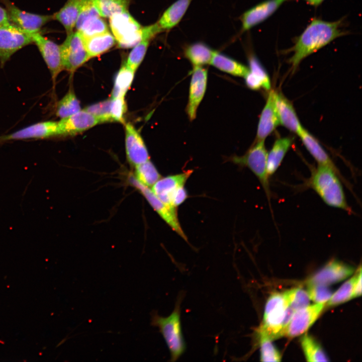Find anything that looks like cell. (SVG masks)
I'll use <instances>...</instances> for the list:
<instances>
[{"label": "cell", "instance_id": "cell-12", "mask_svg": "<svg viewBox=\"0 0 362 362\" xmlns=\"http://www.w3.org/2000/svg\"><path fill=\"white\" fill-rule=\"evenodd\" d=\"M325 307V303H316L294 312L284 329L282 336L294 337L305 333L314 323Z\"/></svg>", "mask_w": 362, "mask_h": 362}, {"label": "cell", "instance_id": "cell-17", "mask_svg": "<svg viewBox=\"0 0 362 362\" xmlns=\"http://www.w3.org/2000/svg\"><path fill=\"white\" fill-rule=\"evenodd\" d=\"M125 130L126 153L130 164L136 166L149 160L146 146L135 128L127 123Z\"/></svg>", "mask_w": 362, "mask_h": 362}, {"label": "cell", "instance_id": "cell-28", "mask_svg": "<svg viewBox=\"0 0 362 362\" xmlns=\"http://www.w3.org/2000/svg\"><path fill=\"white\" fill-rule=\"evenodd\" d=\"M293 142L291 137L276 140L267 157V172L269 176L274 174L280 166Z\"/></svg>", "mask_w": 362, "mask_h": 362}, {"label": "cell", "instance_id": "cell-9", "mask_svg": "<svg viewBox=\"0 0 362 362\" xmlns=\"http://www.w3.org/2000/svg\"><path fill=\"white\" fill-rule=\"evenodd\" d=\"M0 3L4 5L11 23L31 34L40 32L45 25L53 20L52 15H39L22 11L10 0H0Z\"/></svg>", "mask_w": 362, "mask_h": 362}, {"label": "cell", "instance_id": "cell-36", "mask_svg": "<svg viewBox=\"0 0 362 362\" xmlns=\"http://www.w3.org/2000/svg\"><path fill=\"white\" fill-rule=\"evenodd\" d=\"M358 273L345 282L327 302L329 306H336L348 301L352 298L354 286L358 277Z\"/></svg>", "mask_w": 362, "mask_h": 362}, {"label": "cell", "instance_id": "cell-22", "mask_svg": "<svg viewBox=\"0 0 362 362\" xmlns=\"http://www.w3.org/2000/svg\"><path fill=\"white\" fill-rule=\"evenodd\" d=\"M275 102L280 124L298 134L302 126L293 105L282 94L276 92Z\"/></svg>", "mask_w": 362, "mask_h": 362}, {"label": "cell", "instance_id": "cell-43", "mask_svg": "<svg viewBox=\"0 0 362 362\" xmlns=\"http://www.w3.org/2000/svg\"><path fill=\"white\" fill-rule=\"evenodd\" d=\"M188 198L187 192L184 186L178 188L172 194L170 199V205L176 208L183 203Z\"/></svg>", "mask_w": 362, "mask_h": 362}, {"label": "cell", "instance_id": "cell-26", "mask_svg": "<svg viewBox=\"0 0 362 362\" xmlns=\"http://www.w3.org/2000/svg\"><path fill=\"white\" fill-rule=\"evenodd\" d=\"M192 0H177L163 13L157 22L162 30H168L181 20Z\"/></svg>", "mask_w": 362, "mask_h": 362}, {"label": "cell", "instance_id": "cell-30", "mask_svg": "<svg viewBox=\"0 0 362 362\" xmlns=\"http://www.w3.org/2000/svg\"><path fill=\"white\" fill-rule=\"evenodd\" d=\"M215 51L206 44L197 42L189 45L185 50V56L195 66L210 64Z\"/></svg>", "mask_w": 362, "mask_h": 362}, {"label": "cell", "instance_id": "cell-24", "mask_svg": "<svg viewBox=\"0 0 362 362\" xmlns=\"http://www.w3.org/2000/svg\"><path fill=\"white\" fill-rule=\"evenodd\" d=\"M248 62L249 71L244 77L247 86L253 90L261 88L269 90L270 82L269 76L258 59L254 55H250Z\"/></svg>", "mask_w": 362, "mask_h": 362}, {"label": "cell", "instance_id": "cell-31", "mask_svg": "<svg viewBox=\"0 0 362 362\" xmlns=\"http://www.w3.org/2000/svg\"><path fill=\"white\" fill-rule=\"evenodd\" d=\"M135 167L133 176L139 183L148 188H151L161 178L157 168L150 160Z\"/></svg>", "mask_w": 362, "mask_h": 362}, {"label": "cell", "instance_id": "cell-8", "mask_svg": "<svg viewBox=\"0 0 362 362\" xmlns=\"http://www.w3.org/2000/svg\"><path fill=\"white\" fill-rule=\"evenodd\" d=\"M64 69L73 72L90 58L80 34L73 31L60 45Z\"/></svg>", "mask_w": 362, "mask_h": 362}, {"label": "cell", "instance_id": "cell-35", "mask_svg": "<svg viewBox=\"0 0 362 362\" xmlns=\"http://www.w3.org/2000/svg\"><path fill=\"white\" fill-rule=\"evenodd\" d=\"M80 110V103L71 89L58 102L56 115L61 119L69 117Z\"/></svg>", "mask_w": 362, "mask_h": 362}, {"label": "cell", "instance_id": "cell-29", "mask_svg": "<svg viewBox=\"0 0 362 362\" xmlns=\"http://www.w3.org/2000/svg\"><path fill=\"white\" fill-rule=\"evenodd\" d=\"M210 64L222 71L236 76L244 77L249 71L244 65L216 51Z\"/></svg>", "mask_w": 362, "mask_h": 362}, {"label": "cell", "instance_id": "cell-33", "mask_svg": "<svg viewBox=\"0 0 362 362\" xmlns=\"http://www.w3.org/2000/svg\"><path fill=\"white\" fill-rule=\"evenodd\" d=\"M101 17L112 16L128 11L130 0H93Z\"/></svg>", "mask_w": 362, "mask_h": 362}, {"label": "cell", "instance_id": "cell-42", "mask_svg": "<svg viewBox=\"0 0 362 362\" xmlns=\"http://www.w3.org/2000/svg\"><path fill=\"white\" fill-rule=\"evenodd\" d=\"M126 110L125 96L111 99L110 115L112 121L124 122V117Z\"/></svg>", "mask_w": 362, "mask_h": 362}, {"label": "cell", "instance_id": "cell-4", "mask_svg": "<svg viewBox=\"0 0 362 362\" xmlns=\"http://www.w3.org/2000/svg\"><path fill=\"white\" fill-rule=\"evenodd\" d=\"M151 315V324L158 328L169 350L171 360H176L184 353L186 347L179 305L167 317L159 316L156 312H152Z\"/></svg>", "mask_w": 362, "mask_h": 362}, {"label": "cell", "instance_id": "cell-45", "mask_svg": "<svg viewBox=\"0 0 362 362\" xmlns=\"http://www.w3.org/2000/svg\"><path fill=\"white\" fill-rule=\"evenodd\" d=\"M7 10L0 5V26L10 23Z\"/></svg>", "mask_w": 362, "mask_h": 362}, {"label": "cell", "instance_id": "cell-38", "mask_svg": "<svg viewBox=\"0 0 362 362\" xmlns=\"http://www.w3.org/2000/svg\"><path fill=\"white\" fill-rule=\"evenodd\" d=\"M288 306L296 311L305 308L310 304V299L307 291L302 289L295 288L284 293Z\"/></svg>", "mask_w": 362, "mask_h": 362}, {"label": "cell", "instance_id": "cell-41", "mask_svg": "<svg viewBox=\"0 0 362 362\" xmlns=\"http://www.w3.org/2000/svg\"><path fill=\"white\" fill-rule=\"evenodd\" d=\"M111 99L89 106L84 110L99 117L102 123L112 121L110 115Z\"/></svg>", "mask_w": 362, "mask_h": 362}, {"label": "cell", "instance_id": "cell-37", "mask_svg": "<svg viewBox=\"0 0 362 362\" xmlns=\"http://www.w3.org/2000/svg\"><path fill=\"white\" fill-rule=\"evenodd\" d=\"M260 347V360L280 361L281 356L272 342V339L263 330L259 329Z\"/></svg>", "mask_w": 362, "mask_h": 362}, {"label": "cell", "instance_id": "cell-7", "mask_svg": "<svg viewBox=\"0 0 362 362\" xmlns=\"http://www.w3.org/2000/svg\"><path fill=\"white\" fill-rule=\"evenodd\" d=\"M33 43L32 34L14 24L0 26V65L3 67L11 56L24 47Z\"/></svg>", "mask_w": 362, "mask_h": 362}, {"label": "cell", "instance_id": "cell-13", "mask_svg": "<svg viewBox=\"0 0 362 362\" xmlns=\"http://www.w3.org/2000/svg\"><path fill=\"white\" fill-rule=\"evenodd\" d=\"M33 43L37 47L49 69L53 85L59 74L64 69L60 46L43 36L40 32L32 33Z\"/></svg>", "mask_w": 362, "mask_h": 362}, {"label": "cell", "instance_id": "cell-39", "mask_svg": "<svg viewBox=\"0 0 362 362\" xmlns=\"http://www.w3.org/2000/svg\"><path fill=\"white\" fill-rule=\"evenodd\" d=\"M150 40L142 37L141 40L134 46L128 57L126 65L135 71L143 61L147 52Z\"/></svg>", "mask_w": 362, "mask_h": 362}, {"label": "cell", "instance_id": "cell-23", "mask_svg": "<svg viewBox=\"0 0 362 362\" xmlns=\"http://www.w3.org/2000/svg\"><path fill=\"white\" fill-rule=\"evenodd\" d=\"M87 1L67 0L58 12L52 15L53 20L62 24L67 34L72 32L79 14Z\"/></svg>", "mask_w": 362, "mask_h": 362}, {"label": "cell", "instance_id": "cell-11", "mask_svg": "<svg viewBox=\"0 0 362 362\" xmlns=\"http://www.w3.org/2000/svg\"><path fill=\"white\" fill-rule=\"evenodd\" d=\"M75 27L82 38L105 33L108 27L95 6L93 0H88L83 6L77 19Z\"/></svg>", "mask_w": 362, "mask_h": 362}, {"label": "cell", "instance_id": "cell-3", "mask_svg": "<svg viewBox=\"0 0 362 362\" xmlns=\"http://www.w3.org/2000/svg\"><path fill=\"white\" fill-rule=\"evenodd\" d=\"M288 306L284 293H274L266 301L259 329L264 331L272 340L282 336L284 329L295 312Z\"/></svg>", "mask_w": 362, "mask_h": 362}, {"label": "cell", "instance_id": "cell-15", "mask_svg": "<svg viewBox=\"0 0 362 362\" xmlns=\"http://www.w3.org/2000/svg\"><path fill=\"white\" fill-rule=\"evenodd\" d=\"M207 70L201 66L194 67L191 79L188 104L186 112L190 121L196 117L198 107L205 94Z\"/></svg>", "mask_w": 362, "mask_h": 362}, {"label": "cell", "instance_id": "cell-32", "mask_svg": "<svg viewBox=\"0 0 362 362\" xmlns=\"http://www.w3.org/2000/svg\"><path fill=\"white\" fill-rule=\"evenodd\" d=\"M135 72L126 63L122 66L115 78L112 98L125 96L133 82Z\"/></svg>", "mask_w": 362, "mask_h": 362}, {"label": "cell", "instance_id": "cell-19", "mask_svg": "<svg viewBox=\"0 0 362 362\" xmlns=\"http://www.w3.org/2000/svg\"><path fill=\"white\" fill-rule=\"evenodd\" d=\"M192 170H188L183 173L161 177L151 188L154 194L164 204L172 209L170 199L172 194L178 188L185 185L193 173Z\"/></svg>", "mask_w": 362, "mask_h": 362}, {"label": "cell", "instance_id": "cell-21", "mask_svg": "<svg viewBox=\"0 0 362 362\" xmlns=\"http://www.w3.org/2000/svg\"><path fill=\"white\" fill-rule=\"evenodd\" d=\"M276 92L271 90L261 112L257 130V141L264 140L280 124L275 102Z\"/></svg>", "mask_w": 362, "mask_h": 362}, {"label": "cell", "instance_id": "cell-20", "mask_svg": "<svg viewBox=\"0 0 362 362\" xmlns=\"http://www.w3.org/2000/svg\"><path fill=\"white\" fill-rule=\"evenodd\" d=\"M287 0H266L245 12L241 17L242 29L247 31L272 15Z\"/></svg>", "mask_w": 362, "mask_h": 362}, {"label": "cell", "instance_id": "cell-6", "mask_svg": "<svg viewBox=\"0 0 362 362\" xmlns=\"http://www.w3.org/2000/svg\"><path fill=\"white\" fill-rule=\"evenodd\" d=\"M109 19L113 36L120 47H134L141 40L142 27L128 11L115 14Z\"/></svg>", "mask_w": 362, "mask_h": 362}, {"label": "cell", "instance_id": "cell-44", "mask_svg": "<svg viewBox=\"0 0 362 362\" xmlns=\"http://www.w3.org/2000/svg\"><path fill=\"white\" fill-rule=\"evenodd\" d=\"M361 294V269L359 268L358 277L355 283L352 298L359 297Z\"/></svg>", "mask_w": 362, "mask_h": 362}, {"label": "cell", "instance_id": "cell-25", "mask_svg": "<svg viewBox=\"0 0 362 362\" xmlns=\"http://www.w3.org/2000/svg\"><path fill=\"white\" fill-rule=\"evenodd\" d=\"M302 143L318 164L329 166L338 171L332 160L318 140L303 127L298 134Z\"/></svg>", "mask_w": 362, "mask_h": 362}, {"label": "cell", "instance_id": "cell-27", "mask_svg": "<svg viewBox=\"0 0 362 362\" xmlns=\"http://www.w3.org/2000/svg\"><path fill=\"white\" fill-rule=\"evenodd\" d=\"M82 38L89 58L107 52L115 45L116 42L114 37L109 31Z\"/></svg>", "mask_w": 362, "mask_h": 362}, {"label": "cell", "instance_id": "cell-46", "mask_svg": "<svg viewBox=\"0 0 362 362\" xmlns=\"http://www.w3.org/2000/svg\"><path fill=\"white\" fill-rule=\"evenodd\" d=\"M310 5L314 6H318L320 5L324 0H305Z\"/></svg>", "mask_w": 362, "mask_h": 362}, {"label": "cell", "instance_id": "cell-16", "mask_svg": "<svg viewBox=\"0 0 362 362\" xmlns=\"http://www.w3.org/2000/svg\"><path fill=\"white\" fill-rule=\"evenodd\" d=\"M101 119L85 111L78 112L58 122L59 135L76 134L85 131L95 125L102 123Z\"/></svg>", "mask_w": 362, "mask_h": 362}, {"label": "cell", "instance_id": "cell-14", "mask_svg": "<svg viewBox=\"0 0 362 362\" xmlns=\"http://www.w3.org/2000/svg\"><path fill=\"white\" fill-rule=\"evenodd\" d=\"M59 135L58 122L37 123L9 134L0 136V142L11 140L45 139Z\"/></svg>", "mask_w": 362, "mask_h": 362}, {"label": "cell", "instance_id": "cell-10", "mask_svg": "<svg viewBox=\"0 0 362 362\" xmlns=\"http://www.w3.org/2000/svg\"><path fill=\"white\" fill-rule=\"evenodd\" d=\"M129 181L131 185L143 195L150 206L166 224L181 237L188 241L187 237L179 222L176 209L170 208L164 204L154 194L150 188L139 183L133 175L129 176Z\"/></svg>", "mask_w": 362, "mask_h": 362}, {"label": "cell", "instance_id": "cell-5", "mask_svg": "<svg viewBox=\"0 0 362 362\" xmlns=\"http://www.w3.org/2000/svg\"><path fill=\"white\" fill-rule=\"evenodd\" d=\"M267 152L264 140L256 141L242 156H234L229 160L233 163L248 167L257 177L268 201L270 198L269 175L267 172Z\"/></svg>", "mask_w": 362, "mask_h": 362}, {"label": "cell", "instance_id": "cell-18", "mask_svg": "<svg viewBox=\"0 0 362 362\" xmlns=\"http://www.w3.org/2000/svg\"><path fill=\"white\" fill-rule=\"evenodd\" d=\"M354 272L352 267L337 260L328 262L309 281L308 284L328 286L339 282L349 277Z\"/></svg>", "mask_w": 362, "mask_h": 362}, {"label": "cell", "instance_id": "cell-2", "mask_svg": "<svg viewBox=\"0 0 362 362\" xmlns=\"http://www.w3.org/2000/svg\"><path fill=\"white\" fill-rule=\"evenodd\" d=\"M338 174L329 166L318 164L312 171L308 185L327 205L350 213Z\"/></svg>", "mask_w": 362, "mask_h": 362}, {"label": "cell", "instance_id": "cell-40", "mask_svg": "<svg viewBox=\"0 0 362 362\" xmlns=\"http://www.w3.org/2000/svg\"><path fill=\"white\" fill-rule=\"evenodd\" d=\"M310 300L316 303H326L332 294L327 286L318 284H308L307 291Z\"/></svg>", "mask_w": 362, "mask_h": 362}, {"label": "cell", "instance_id": "cell-1", "mask_svg": "<svg viewBox=\"0 0 362 362\" xmlns=\"http://www.w3.org/2000/svg\"><path fill=\"white\" fill-rule=\"evenodd\" d=\"M341 22L313 19L298 37L292 48L293 54L289 62L293 69L296 68L305 57L344 34L340 28Z\"/></svg>", "mask_w": 362, "mask_h": 362}, {"label": "cell", "instance_id": "cell-34", "mask_svg": "<svg viewBox=\"0 0 362 362\" xmlns=\"http://www.w3.org/2000/svg\"><path fill=\"white\" fill-rule=\"evenodd\" d=\"M301 343L307 361H329L321 347L311 336L305 334L301 338Z\"/></svg>", "mask_w": 362, "mask_h": 362}]
</instances>
